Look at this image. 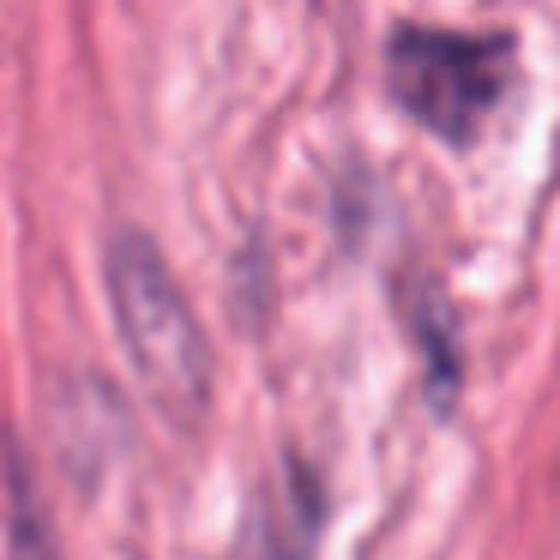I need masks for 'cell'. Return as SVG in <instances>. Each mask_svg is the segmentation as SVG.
Segmentation results:
<instances>
[{"instance_id": "1", "label": "cell", "mask_w": 560, "mask_h": 560, "mask_svg": "<svg viewBox=\"0 0 560 560\" xmlns=\"http://www.w3.org/2000/svg\"><path fill=\"white\" fill-rule=\"evenodd\" d=\"M512 67H518V49L500 31L470 37V31L404 25L386 49V85L398 97V109L410 121H422L434 139L470 145L506 103Z\"/></svg>"}, {"instance_id": "2", "label": "cell", "mask_w": 560, "mask_h": 560, "mask_svg": "<svg viewBox=\"0 0 560 560\" xmlns=\"http://www.w3.org/2000/svg\"><path fill=\"white\" fill-rule=\"evenodd\" d=\"M109 290H115V319L133 350V368L163 410H199L211 386V355L199 338V319L187 295L175 290L163 254L139 230L115 235L109 247Z\"/></svg>"}]
</instances>
